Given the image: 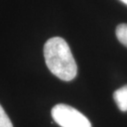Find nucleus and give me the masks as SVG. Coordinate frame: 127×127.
Listing matches in <instances>:
<instances>
[{
  "mask_svg": "<svg viewBox=\"0 0 127 127\" xmlns=\"http://www.w3.org/2000/svg\"><path fill=\"white\" fill-rule=\"evenodd\" d=\"M44 57L48 68L63 81H71L77 75V64L68 43L61 37L50 38L44 45Z\"/></svg>",
  "mask_w": 127,
  "mask_h": 127,
  "instance_id": "nucleus-1",
  "label": "nucleus"
},
{
  "mask_svg": "<svg viewBox=\"0 0 127 127\" xmlns=\"http://www.w3.org/2000/svg\"><path fill=\"white\" fill-rule=\"evenodd\" d=\"M52 118L61 127H92L80 111L66 104H57L51 110Z\"/></svg>",
  "mask_w": 127,
  "mask_h": 127,
  "instance_id": "nucleus-2",
  "label": "nucleus"
},
{
  "mask_svg": "<svg viewBox=\"0 0 127 127\" xmlns=\"http://www.w3.org/2000/svg\"><path fill=\"white\" fill-rule=\"evenodd\" d=\"M113 98L121 111H127V85L115 91L113 93Z\"/></svg>",
  "mask_w": 127,
  "mask_h": 127,
  "instance_id": "nucleus-3",
  "label": "nucleus"
},
{
  "mask_svg": "<svg viewBox=\"0 0 127 127\" xmlns=\"http://www.w3.org/2000/svg\"><path fill=\"white\" fill-rule=\"evenodd\" d=\"M116 35L119 41L127 47V24L118 25L116 29Z\"/></svg>",
  "mask_w": 127,
  "mask_h": 127,
  "instance_id": "nucleus-4",
  "label": "nucleus"
},
{
  "mask_svg": "<svg viewBox=\"0 0 127 127\" xmlns=\"http://www.w3.org/2000/svg\"><path fill=\"white\" fill-rule=\"evenodd\" d=\"M0 127H13L11 120L0 105Z\"/></svg>",
  "mask_w": 127,
  "mask_h": 127,
  "instance_id": "nucleus-5",
  "label": "nucleus"
},
{
  "mask_svg": "<svg viewBox=\"0 0 127 127\" xmlns=\"http://www.w3.org/2000/svg\"><path fill=\"white\" fill-rule=\"evenodd\" d=\"M121 2H123L124 3H126V5H127V0H121Z\"/></svg>",
  "mask_w": 127,
  "mask_h": 127,
  "instance_id": "nucleus-6",
  "label": "nucleus"
}]
</instances>
